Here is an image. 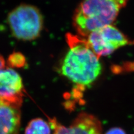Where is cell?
<instances>
[{"instance_id":"obj_1","label":"cell","mask_w":134,"mask_h":134,"mask_svg":"<svg viewBox=\"0 0 134 134\" xmlns=\"http://www.w3.org/2000/svg\"><path fill=\"white\" fill-rule=\"evenodd\" d=\"M66 40L69 49L60 66L62 74L78 86L91 85L102 72L99 57L87 40L68 34Z\"/></svg>"},{"instance_id":"obj_2","label":"cell","mask_w":134,"mask_h":134,"mask_svg":"<svg viewBox=\"0 0 134 134\" xmlns=\"http://www.w3.org/2000/svg\"><path fill=\"white\" fill-rule=\"evenodd\" d=\"M127 0H83L75 10L73 24L79 35L112 25Z\"/></svg>"},{"instance_id":"obj_3","label":"cell","mask_w":134,"mask_h":134,"mask_svg":"<svg viewBox=\"0 0 134 134\" xmlns=\"http://www.w3.org/2000/svg\"><path fill=\"white\" fill-rule=\"evenodd\" d=\"M7 23L12 35L21 41L35 40L43 28V17L39 8L29 4H21L8 14Z\"/></svg>"},{"instance_id":"obj_4","label":"cell","mask_w":134,"mask_h":134,"mask_svg":"<svg viewBox=\"0 0 134 134\" xmlns=\"http://www.w3.org/2000/svg\"><path fill=\"white\" fill-rule=\"evenodd\" d=\"M87 40L94 53L99 57L107 56L116 50L131 43V41L112 25L91 33Z\"/></svg>"},{"instance_id":"obj_5","label":"cell","mask_w":134,"mask_h":134,"mask_svg":"<svg viewBox=\"0 0 134 134\" xmlns=\"http://www.w3.org/2000/svg\"><path fill=\"white\" fill-rule=\"evenodd\" d=\"M22 78L11 68L0 69V102L20 108L23 101Z\"/></svg>"},{"instance_id":"obj_6","label":"cell","mask_w":134,"mask_h":134,"mask_svg":"<svg viewBox=\"0 0 134 134\" xmlns=\"http://www.w3.org/2000/svg\"><path fill=\"white\" fill-rule=\"evenodd\" d=\"M50 125L54 129L53 134H102L98 119L85 112L79 114L68 127L59 124L55 120L50 121Z\"/></svg>"},{"instance_id":"obj_7","label":"cell","mask_w":134,"mask_h":134,"mask_svg":"<svg viewBox=\"0 0 134 134\" xmlns=\"http://www.w3.org/2000/svg\"><path fill=\"white\" fill-rule=\"evenodd\" d=\"M20 120L19 108L0 102V134H18Z\"/></svg>"},{"instance_id":"obj_8","label":"cell","mask_w":134,"mask_h":134,"mask_svg":"<svg viewBox=\"0 0 134 134\" xmlns=\"http://www.w3.org/2000/svg\"><path fill=\"white\" fill-rule=\"evenodd\" d=\"M51 126L43 119L37 118L32 120L25 129V134H50Z\"/></svg>"},{"instance_id":"obj_9","label":"cell","mask_w":134,"mask_h":134,"mask_svg":"<svg viewBox=\"0 0 134 134\" xmlns=\"http://www.w3.org/2000/svg\"><path fill=\"white\" fill-rule=\"evenodd\" d=\"M26 59L24 54L19 52H14L10 54L7 60V64L10 68H21L26 66Z\"/></svg>"},{"instance_id":"obj_10","label":"cell","mask_w":134,"mask_h":134,"mask_svg":"<svg viewBox=\"0 0 134 134\" xmlns=\"http://www.w3.org/2000/svg\"><path fill=\"white\" fill-rule=\"evenodd\" d=\"M106 134H126V133H125V132L122 129L119 127H114L109 130Z\"/></svg>"},{"instance_id":"obj_11","label":"cell","mask_w":134,"mask_h":134,"mask_svg":"<svg viewBox=\"0 0 134 134\" xmlns=\"http://www.w3.org/2000/svg\"><path fill=\"white\" fill-rule=\"evenodd\" d=\"M5 65V60L2 55L0 54V69L4 68Z\"/></svg>"}]
</instances>
